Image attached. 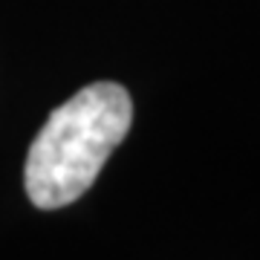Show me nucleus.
I'll use <instances>...</instances> for the list:
<instances>
[{"mask_svg": "<svg viewBox=\"0 0 260 260\" xmlns=\"http://www.w3.org/2000/svg\"><path fill=\"white\" fill-rule=\"evenodd\" d=\"M130 124V93L113 81H95L55 107L26 153L23 185L32 205L52 211L84 197Z\"/></svg>", "mask_w": 260, "mask_h": 260, "instance_id": "obj_1", "label": "nucleus"}]
</instances>
